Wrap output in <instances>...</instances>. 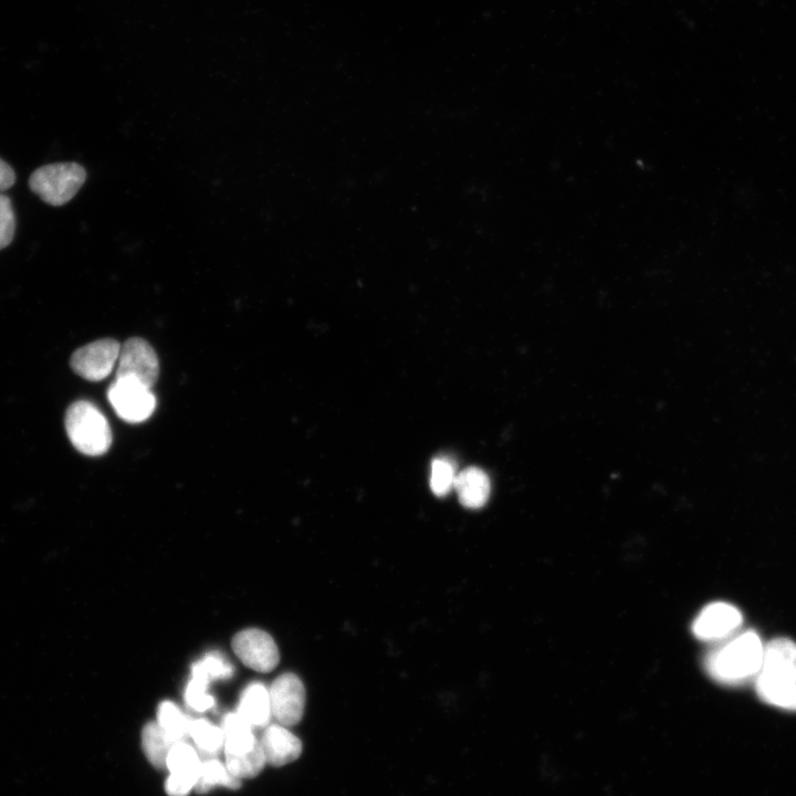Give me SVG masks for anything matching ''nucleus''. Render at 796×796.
Returning <instances> with one entry per match:
<instances>
[{
  "label": "nucleus",
  "mask_w": 796,
  "mask_h": 796,
  "mask_svg": "<svg viewBox=\"0 0 796 796\" xmlns=\"http://www.w3.org/2000/svg\"><path fill=\"white\" fill-rule=\"evenodd\" d=\"M196 783L176 775L169 774L165 783V790L169 796H187Z\"/></svg>",
  "instance_id": "obj_26"
},
{
  "label": "nucleus",
  "mask_w": 796,
  "mask_h": 796,
  "mask_svg": "<svg viewBox=\"0 0 796 796\" xmlns=\"http://www.w3.org/2000/svg\"><path fill=\"white\" fill-rule=\"evenodd\" d=\"M121 344L102 338L76 349L71 357L72 369L82 378L98 381L106 378L117 363Z\"/></svg>",
  "instance_id": "obj_6"
},
{
  "label": "nucleus",
  "mask_w": 796,
  "mask_h": 796,
  "mask_svg": "<svg viewBox=\"0 0 796 796\" xmlns=\"http://www.w3.org/2000/svg\"><path fill=\"white\" fill-rule=\"evenodd\" d=\"M15 181V172L4 160L0 158V192L10 189Z\"/></svg>",
  "instance_id": "obj_27"
},
{
  "label": "nucleus",
  "mask_w": 796,
  "mask_h": 796,
  "mask_svg": "<svg viewBox=\"0 0 796 796\" xmlns=\"http://www.w3.org/2000/svg\"><path fill=\"white\" fill-rule=\"evenodd\" d=\"M142 744L148 761L157 768H165L174 743L157 722H149L144 726Z\"/></svg>",
  "instance_id": "obj_16"
},
{
  "label": "nucleus",
  "mask_w": 796,
  "mask_h": 796,
  "mask_svg": "<svg viewBox=\"0 0 796 796\" xmlns=\"http://www.w3.org/2000/svg\"><path fill=\"white\" fill-rule=\"evenodd\" d=\"M249 725L238 713H228L223 718V747L226 755H241L252 751L259 741Z\"/></svg>",
  "instance_id": "obj_14"
},
{
  "label": "nucleus",
  "mask_w": 796,
  "mask_h": 796,
  "mask_svg": "<svg viewBox=\"0 0 796 796\" xmlns=\"http://www.w3.org/2000/svg\"><path fill=\"white\" fill-rule=\"evenodd\" d=\"M117 363L116 378L133 379L149 389L158 378L159 362L156 352L140 337L128 338L121 345Z\"/></svg>",
  "instance_id": "obj_5"
},
{
  "label": "nucleus",
  "mask_w": 796,
  "mask_h": 796,
  "mask_svg": "<svg viewBox=\"0 0 796 796\" xmlns=\"http://www.w3.org/2000/svg\"><path fill=\"white\" fill-rule=\"evenodd\" d=\"M201 763L197 751L185 741H180L174 743L169 750L166 768L171 775L197 783Z\"/></svg>",
  "instance_id": "obj_15"
},
{
  "label": "nucleus",
  "mask_w": 796,
  "mask_h": 796,
  "mask_svg": "<svg viewBox=\"0 0 796 796\" xmlns=\"http://www.w3.org/2000/svg\"><path fill=\"white\" fill-rule=\"evenodd\" d=\"M272 715L279 724L292 726L303 716L305 689L301 679L291 672L279 675L269 689Z\"/></svg>",
  "instance_id": "obj_7"
},
{
  "label": "nucleus",
  "mask_w": 796,
  "mask_h": 796,
  "mask_svg": "<svg viewBox=\"0 0 796 796\" xmlns=\"http://www.w3.org/2000/svg\"><path fill=\"white\" fill-rule=\"evenodd\" d=\"M755 688L764 702L796 711V679L782 682H755Z\"/></svg>",
  "instance_id": "obj_19"
},
{
  "label": "nucleus",
  "mask_w": 796,
  "mask_h": 796,
  "mask_svg": "<svg viewBox=\"0 0 796 796\" xmlns=\"http://www.w3.org/2000/svg\"><path fill=\"white\" fill-rule=\"evenodd\" d=\"M209 682L191 677L185 690L186 703L197 712H205L214 705V699L208 693Z\"/></svg>",
  "instance_id": "obj_24"
},
{
  "label": "nucleus",
  "mask_w": 796,
  "mask_h": 796,
  "mask_svg": "<svg viewBox=\"0 0 796 796\" xmlns=\"http://www.w3.org/2000/svg\"><path fill=\"white\" fill-rule=\"evenodd\" d=\"M796 679V642L775 638L764 645L755 682H781Z\"/></svg>",
  "instance_id": "obj_10"
},
{
  "label": "nucleus",
  "mask_w": 796,
  "mask_h": 796,
  "mask_svg": "<svg viewBox=\"0 0 796 796\" xmlns=\"http://www.w3.org/2000/svg\"><path fill=\"white\" fill-rule=\"evenodd\" d=\"M453 488L461 504L469 509L483 506L490 495L491 484L486 473L478 468H468L457 474Z\"/></svg>",
  "instance_id": "obj_12"
},
{
  "label": "nucleus",
  "mask_w": 796,
  "mask_h": 796,
  "mask_svg": "<svg viewBox=\"0 0 796 796\" xmlns=\"http://www.w3.org/2000/svg\"><path fill=\"white\" fill-rule=\"evenodd\" d=\"M260 743L266 762L273 766L286 765L302 754L301 740L281 724L269 725Z\"/></svg>",
  "instance_id": "obj_11"
},
{
  "label": "nucleus",
  "mask_w": 796,
  "mask_h": 796,
  "mask_svg": "<svg viewBox=\"0 0 796 796\" xmlns=\"http://www.w3.org/2000/svg\"><path fill=\"white\" fill-rule=\"evenodd\" d=\"M214 786L235 789L240 787V779L230 774L226 764L216 758H208L201 763L195 789L203 794Z\"/></svg>",
  "instance_id": "obj_17"
},
{
  "label": "nucleus",
  "mask_w": 796,
  "mask_h": 796,
  "mask_svg": "<svg viewBox=\"0 0 796 796\" xmlns=\"http://www.w3.org/2000/svg\"><path fill=\"white\" fill-rule=\"evenodd\" d=\"M188 735L193 740L198 751L205 755H216L223 747L222 727L206 719L190 720Z\"/></svg>",
  "instance_id": "obj_18"
},
{
  "label": "nucleus",
  "mask_w": 796,
  "mask_h": 796,
  "mask_svg": "<svg viewBox=\"0 0 796 796\" xmlns=\"http://www.w3.org/2000/svg\"><path fill=\"white\" fill-rule=\"evenodd\" d=\"M741 611L727 603L705 606L692 624L694 636L704 641L724 640L742 625Z\"/></svg>",
  "instance_id": "obj_9"
},
{
  "label": "nucleus",
  "mask_w": 796,
  "mask_h": 796,
  "mask_svg": "<svg viewBox=\"0 0 796 796\" xmlns=\"http://www.w3.org/2000/svg\"><path fill=\"white\" fill-rule=\"evenodd\" d=\"M65 429L74 448L86 455H102L112 444V430L102 411L87 400L73 402L65 412Z\"/></svg>",
  "instance_id": "obj_2"
},
{
  "label": "nucleus",
  "mask_w": 796,
  "mask_h": 796,
  "mask_svg": "<svg viewBox=\"0 0 796 796\" xmlns=\"http://www.w3.org/2000/svg\"><path fill=\"white\" fill-rule=\"evenodd\" d=\"M454 467L446 458L434 459L431 464L430 488L438 496L446 495L453 488L455 480Z\"/></svg>",
  "instance_id": "obj_23"
},
{
  "label": "nucleus",
  "mask_w": 796,
  "mask_h": 796,
  "mask_svg": "<svg viewBox=\"0 0 796 796\" xmlns=\"http://www.w3.org/2000/svg\"><path fill=\"white\" fill-rule=\"evenodd\" d=\"M232 649L247 667L259 672L272 671L280 660L279 649L272 637L255 628L235 633Z\"/></svg>",
  "instance_id": "obj_8"
},
{
  "label": "nucleus",
  "mask_w": 796,
  "mask_h": 796,
  "mask_svg": "<svg viewBox=\"0 0 796 796\" xmlns=\"http://www.w3.org/2000/svg\"><path fill=\"white\" fill-rule=\"evenodd\" d=\"M265 763L266 758L260 741L252 751L245 754L226 755V766L228 771L239 779L258 775Z\"/></svg>",
  "instance_id": "obj_21"
},
{
  "label": "nucleus",
  "mask_w": 796,
  "mask_h": 796,
  "mask_svg": "<svg viewBox=\"0 0 796 796\" xmlns=\"http://www.w3.org/2000/svg\"><path fill=\"white\" fill-rule=\"evenodd\" d=\"M237 713L251 726L266 725L272 715L269 690L259 682L249 684L241 694Z\"/></svg>",
  "instance_id": "obj_13"
},
{
  "label": "nucleus",
  "mask_w": 796,
  "mask_h": 796,
  "mask_svg": "<svg viewBox=\"0 0 796 796\" xmlns=\"http://www.w3.org/2000/svg\"><path fill=\"white\" fill-rule=\"evenodd\" d=\"M15 233V214L11 199L0 192V250L7 248Z\"/></svg>",
  "instance_id": "obj_25"
},
{
  "label": "nucleus",
  "mask_w": 796,
  "mask_h": 796,
  "mask_svg": "<svg viewBox=\"0 0 796 796\" xmlns=\"http://www.w3.org/2000/svg\"><path fill=\"white\" fill-rule=\"evenodd\" d=\"M107 398L117 416L129 423L148 419L156 408V398L149 388L128 378H115Z\"/></svg>",
  "instance_id": "obj_4"
},
{
  "label": "nucleus",
  "mask_w": 796,
  "mask_h": 796,
  "mask_svg": "<svg viewBox=\"0 0 796 796\" xmlns=\"http://www.w3.org/2000/svg\"><path fill=\"white\" fill-rule=\"evenodd\" d=\"M764 645L758 635L746 630L712 650L705 659L709 675L729 685L742 684L756 679L763 657Z\"/></svg>",
  "instance_id": "obj_1"
},
{
  "label": "nucleus",
  "mask_w": 796,
  "mask_h": 796,
  "mask_svg": "<svg viewBox=\"0 0 796 796\" xmlns=\"http://www.w3.org/2000/svg\"><path fill=\"white\" fill-rule=\"evenodd\" d=\"M233 674V667L220 652H209L191 667V677L202 679L210 683L216 679H229Z\"/></svg>",
  "instance_id": "obj_22"
},
{
  "label": "nucleus",
  "mask_w": 796,
  "mask_h": 796,
  "mask_svg": "<svg viewBox=\"0 0 796 796\" xmlns=\"http://www.w3.org/2000/svg\"><path fill=\"white\" fill-rule=\"evenodd\" d=\"M190 720L170 701H164L158 706L157 723L172 743L184 741L188 735Z\"/></svg>",
  "instance_id": "obj_20"
},
{
  "label": "nucleus",
  "mask_w": 796,
  "mask_h": 796,
  "mask_svg": "<svg viewBox=\"0 0 796 796\" xmlns=\"http://www.w3.org/2000/svg\"><path fill=\"white\" fill-rule=\"evenodd\" d=\"M86 171L77 163H54L36 168L29 178V187L50 206L67 203L81 189Z\"/></svg>",
  "instance_id": "obj_3"
}]
</instances>
